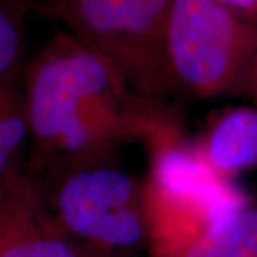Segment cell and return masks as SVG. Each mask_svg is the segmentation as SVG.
Instances as JSON below:
<instances>
[{
	"instance_id": "obj_1",
	"label": "cell",
	"mask_w": 257,
	"mask_h": 257,
	"mask_svg": "<svg viewBox=\"0 0 257 257\" xmlns=\"http://www.w3.org/2000/svg\"><path fill=\"white\" fill-rule=\"evenodd\" d=\"M32 177L106 162L111 150L149 139L173 117L135 96L109 64L70 33H59L25 76Z\"/></svg>"
},
{
	"instance_id": "obj_2",
	"label": "cell",
	"mask_w": 257,
	"mask_h": 257,
	"mask_svg": "<svg viewBox=\"0 0 257 257\" xmlns=\"http://www.w3.org/2000/svg\"><path fill=\"white\" fill-rule=\"evenodd\" d=\"M173 0H60L52 9L67 33L99 55L130 92L162 103L175 92L166 60Z\"/></svg>"
},
{
	"instance_id": "obj_3",
	"label": "cell",
	"mask_w": 257,
	"mask_h": 257,
	"mask_svg": "<svg viewBox=\"0 0 257 257\" xmlns=\"http://www.w3.org/2000/svg\"><path fill=\"white\" fill-rule=\"evenodd\" d=\"M257 45V19L219 0H173L166 60L175 90L213 99L240 94Z\"/></svg>"
},
{
	"instance_id": "obj_4",
	"label": "cell",
	"mask_w": 257,
	"mask_h": 257,
	"mask_svg": "<svg viewBox=\"0 0 257 257\" xmlns=\"http://www.w3.org/2000/svg\"><path fill=\"white\" fill-rule=\"evenodd\" d=\"M50 177V192L42 189L47 204L83 246L116 254L150 241L146 187L135 176L99 162Z\"/></svg>"
},
{
	"instance_id": "obj_5",
	"label": "cell",
	"mask_w": 257,
	"mask_h": 257,
	"mask_svg": "<svg viewBox=\"0 0 257 257\" xmlns=\"http://www.w3.org/2000/svg\"><path fill=\"white\" fill-rule=\"evenodd\" d=\"M92 248L57 221L36 179L10 176L0 197V257H86Z\"/></svg>"
},
{
	"instance_id": "obj_6",
	"label": "cell",
	"mask_w": 257,
	"mask_h": 257,
	"mask_svg": "<svg viewBox=\"0 0 257 257\" xmlns=\"http://www.w3.org/2000/svg\"><path fill=\"white\" fill-rule=\"evenodd\" d=\"M204 160L223 177L257 166V109L224 113L199 146Z\"/></svg>"
},
{
	"instance_id": "obj_7",
	"label": "cell",
	"mask_w": 257,
	"mask_h": 257,
	"mask_svg": "<svg viewBox=\"0 0 257 257\" xmlns=\"http://www.w3.org/2000/svg\"><path fill=\"white\" fill-rule=\"evenodd\" d=\"M183 257H257V202L213 223Z\"/></svg>"
},
{
	"instance_id": "obj_8",
	"label": "cell",
	"mask_w": 257,
	"mask_h": 257,
	"mask_svg": "<svg viewBox=\"0 0 257 257\" xmlns=\"http://www.w3.org/2000/svg\"><path fill=\"white\" fill-rule=\"evenodd\" d=\"M29 143L23 90L18 80L0 83V183L20 170L19 159Z\"/></svg>"
},
{
	"instance_id": "obj_9",
	"label": "cell",
	"mask_w": 257,
	"mask_h": 257,
	"mask_svg": "<svg viewBox=\"0 0 257 257\" xmlns=\"http://www.w3.org/2000/svg\"><path fill=\"white\" fill-rule=\"evenodd\" d=\"M26 13L25 0H0V83L18 80Z\"/></svg>"
},
{
	"instance_id": "obj_10",
	"label": "cell",
	"mask_w": 257,
	"mask_h": 257,
	"mask_svg": "<svg viewBox=\"0 0 257 257\" xmlns=\"http://www.w3.org/2000/svg\"><path fill=\"white\" fill-rule=\"evenodd\" d=\"M241 94H246L254 101H257V45L254 47L251 60H250V66H248L247 76H246V80H244Z\"/></svg>"
},
{
	"instance_id": "obj_11",
	"label": "cell",
	"mask_w": 257,
	"mask_h": 257,
	"mask_svg": "<svg viewBox=\"0 0 257 257\" xmlns=\"http://www.w3.org/2000/svg\"><path fill=\"white\" fill-rule=\"evenodd\" d=\"M219 2L240 15L257 19V0H219Z\"/></svg>"
},
{
	"instance_id": "obj_12",
	"label": "cell",
	"mask_w": 257,
	"mask_h": 257,
	"mask_svg": "<svg viewBox=\"0 0 257 257\" xmlns=\"http://www.w3.org/2000/svg\"><path fill=\"white\" fill-rule=\"evenodd\" d=\"M86 257H114V254H109V253H103V251H96L92 250Z\"/></svg>"
},
{
	"instance_id": "obj_13",
	"label": "cell",
	"mask_w": 257,
	"mask_h": 257,
	"mask_svg": "<svg viewBox=\"0 0 257 257\" xmlns=\"http://www.w3.org/2000/svg\"><path fill=\"white\" fill-rule=\"evenodd\" d=\"M10 177V176H9ZM9 177L6 179V180H3L2 183H0V197H2V194H3V190H5V186H6V183H8V180H9Z\"/></svg>"
},
{
	"instance_id": "obj_14",
	"label": "cell",
	"mask_w": 257,
	"mask_h": 257,
	"mask_svg": "<svg viewBox=\"0 0 257 257\" xmlns=\"http://www.w3.org/2000/svg\"><path fill=\"white\" fill-rule=\"evenodd\" d=\"M59 2H60V0H49V5H50V8L53 9V8H55V6L57 5V3H59Z\"/></svg>"
}]
</instances>
